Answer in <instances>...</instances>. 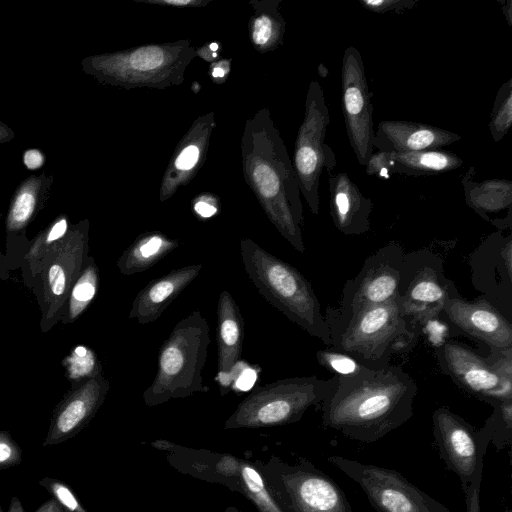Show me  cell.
Segmentation results:
<instances>
[{"label":"cell","instance_id":"1","mask_svg":"<svg viewBox=\"0 0 512 512\" xmlns=\"http://www.w3.org/2000/svg\"><path fill=\"white\" fill-rule=\"evenodd\" d=\"M336 377L333 389L318 406L326 428L372 443L412 417L418 388L402 367H366L354 375Z\"/></svg>","mask_w":512,"mask_h":512},{"label":"cell","instance_id":"2","mask_svg":"<svg viewBox=\"0 0 512 512\" xmlns=\"http://www.w3.org/2000/svg\"><path fill=\"white\" fill-rule=\"evenodd\" d=\"M244 156L246 176L268 218L294 249L304 253L299 185L286 147L267 112L264 121L259 113L247 126Z\"/></svg>","mask_w":512,"mask_h":512},{"label":"cell","instance_id":"3","mask_svg":"<svg viewBox=\"0 0 512 512\" xmlns=\"http://www.w3.org/2000/svg\"><path fill=\"white\" fill-rule=\"evenodd\" d=\"M324 318L330 347L370 369L390 365L392 355L413 348L419 335V327L402 315L396 300L353 311L328 307Z\"/></svg>","mask_w":512,"mask_h":512},{"label":"cell","instance_id":"4","mask_svg":"<svg viewBox=\"0 0 512 512\" xmlns=\"http://www.w3.org/2000/svg\"><path fill=\"white\" fill-rule=\"evenodd\" d=\"M240 255L245 272L264 299L330 347L328 325L311 283L295 267L249 238L240 241Z\"/></svg>","mask_w":512,"mask_h":512},{"label":"cell","instance_id":"5","mask_svg":"<svg viewBox=\"0 0 512 512\" xmlns=\"http://www.w3.org/2000/svg\"><path fill=\"white\" fill-rule=\"evenodd\" d=\"M209 344L208 322L199 310H193L174 326L160 347L155 378L143 393L145 404L155 406L208 392L202 371Z\"/></svg>","mask_w":512,"mask_h":512},{"label":"cell","instance_id":"6","mask_svg":"<svg viewBox=\"0 0 512 512\" xmlns=\"http://www.w3.org/2000/svg\"><path fill=\"white\" fill-rule=\"evenodd\" d=\"M316 376L290 377L257 386L226 420V429L261 428L299 421L312 406H319L336 383Z\"/></svg>","mask_w":512,"mask_h":512},{"label":"cell","instance_id":"7","mask_svg":"<svg viewBox=\"0 0 512 512\" xmlns=\"http://www.w3.org/2000/svg\"><path fill=\"white\" fill-rule=\"evenodd\" d=\"M330 113L324 92L318 81L310 82L305 114L299 127L294 150V172L309 209L315 215L320 210V178L323 169L331 173L336 167V155L325 143Z\"/></svg>","mask_w":512,"mask_h":512},{"label":"cell","instance_id":"8","mask_svg":"<svg viewBox=\"0 0 512 512\" xmlns=\"http://www.w3.org/2000/svg\"><path fill=\"white\" fill-rule=\"evenodd\" d=\"M457 295L436 254L427 250L404 254L396 303L409 322L419 327L431 321L442 313L446 301Z\"/></svg>","mask_w":512,"mask_h":512},{"label":"cell","instance_id":"9","mask_svg":"<svg viewBox=\"0 0 512 512\" xmlns=\"http://www.w3.org/2000/svg\"><path fill=\"white\" fill-rule=\"evenodd\" d=\"M328 461L358 484L377 512H451L394 469L339 455Z\"/></svg>","mask_w":512,"mask_h":512},{"label":"cell","instance_id":"10","mask_svg":"<svg viewBox=\"0 0 512 512\" xmlns=\"http://www.w3.org/2000/svg\"><path fill=\"white\" fill-rule=\"evenodd\" d=\"M272 483L284 512H352L340 486L305 459L279 465Z\"/></svg>","mask_w":512,"mask_h":512},{"label":"cell","instance_id":"11","mask_svg":"<svg viewBox=\"0 0 512 512\" xmlns=\"http://www.w3.org/2000/svg\"><path fill=\"white\" fill-rule=\"evenodd\" d=\"M432 426L440 456L458 476L462 488L481 481L484 456L490 444L483 429H476L447 407L433 412Z\"/></svg>","mask_w":512,"mask_h":512},{"label":"cell","instance_id":"12","mask_svg":"<svg viewBox=\"0 0 512 512\" xmlns=\"http://www.w3.org/2000/svg\"><path fill=\"white\" fill-rule=\"evenodd\" d=\"M193 55L194 50L186 42L144 46L110 57L107 70L128 88H163L182 82L184 69Z\"/></svg>","mask_w":512,"mask_h":512},{"label":"cell","instance_id":"13","mask_svg":"<svg viewBox=\"0 0 512 512\" xmlns=\"http://www.w3.org/2000/svg\"><path fill=\"white\" fill-rule=\"evenodd\" d=\"M371 96L362 56L354 46H348L341 67V105L350 145L362 166L374 151Z\"/></svg>","mask_w":512,"mask_h":512},{"label":"cell","instance_id":"14","mask_svg":"<svg viewBox=\"0 0 512 512\" xmlns=\"http://www.w3.org/2000/svg\"><path fill=\"white\" fill-rule=\"evenodd\" d=\"M435 354L443 373L463 390L490 405L512 401V378L502 376L489 356L455 341L444 342Z\"/></svg>","mask_w":512,"mask_h":512},{"label":"cell","instance_id":"15","mask_svg":"<svg viewBox=\"0 0 512 512\" xmlns=\"http://www.w3.org/2000/svg\"><path fill=\"white\" fill-rule=\"evenodd\" d=\"M403 256V249L396 242H390L370 255L359 273L346 281L338 308L353 311L395 301Z\"/></svg>","mask_w":512,"mask_h":512},{"label":"cell","instance_id":"16","mask_svg":"<svg viewBox=\"0 0 512 512\" xmlns=\"http://www.w3.org/2000/svg\"><path fill=\"white\" fill-rule=\"evenodd\" d=\"M472 282L485 299L500 312L511 314L512 236L502 231L491 234L470 258Z\"/></svg>","mask_w":512,"mask_h":512},{"label":"cell","instance_id":"17","mask_svg":"<svg viewBox=\"0 0 512 512\" xmlns=\"http://www.w3.org/2000/svg\"><path fill=\"white\" fill-rule=\"evenodd\" d=\"M442 313L452 325L490 349L512 348L510 320L484 297L469 301L457 295L446 301Z\"/></svg>","mask_w":512,"mask_h":512},{"label":"cell","instance_id":"18","mask_svg":"<svg viewBox=\"0 0 512 512\" xmlns=\"http://www.w3.org/2000/svg\"><path fill=\"white\" fill-rule=\"evenodd\" d=\"M461 139L459 134L441 127L408 120H382L373 146L387 153H407L441 149Z\"/></svg>","mask_w":512,"mask_h":512},{"label":"cell","instance_id":"19","mask_svg":"<svg viewBox=\"0 0 512 512\" xmlns=\"http://www.w3.org/2000/svg\"><path fill=\"white\" fill-rule=\"evenodd\" d=\"M330 215L344 235L359 236L370 230L372 201L360 191L346 172L330 173Z\"/></svg>","mask_w":512,"mask_h":512},{"label":"cell","instance_id":"20","mask_svg":"<svg viewBox=\"0 0 512 512\" xmlns=\"http://www.w3.org/2000/svg\"><path fill=\"white\" fill-rule=\"evenodd\" d=\"M475 168L470 167L462 177L466 204L498 230L512 226V182L492 178L477 182Z\"/></svg>","mask_w":512,"mask_h":512},{"label":"cell","instance_id":"21","mask_svg":"<svg viewBox=\"0 0 512 512\" xmlns=\"http://www.w3.org/2000/svg\"><path fill=\"white\" fill-rule=\"evenodd\" d=\"M201 269V264L184 266L152 279L134 298L128 317L143 325L156 321Z\"/></svg>","mask_w":512,"mask_h":512},{"label":"cell","instance_id":"22","mask_svg":"<svg viewBox=\"0 0 512 512\" xmlns=\"http://www.w3.org/2000/svg\"><path fill=\"white\" fill-rule=\"evenodd\" d=\"M244 320L229 291L221 292L217 305V375L222 394L230 390V372L240 360L244 341Z\"/></svg>","mask_w":512,"mask_h":512},{"label":"cell","instance_id":"23","mask_svg":"<svg viewBox=\"0 0 512 512\" xmlns=\"http://www.w3.org/2000/svg\"><path fill=\"white\" fill-rule=\"evenodd\" d=\"M107 388V384L98 379L86 384L58 414L43 446L57 445L73 436L97 409Z\"/></svg>","mask_w":512,"mask_h":512},{"label":"cell","instance_id":"24","mask_svg":"<svg viewBox=\"0 0 512 512\" xmlns=\"http://www.w3.org/2000/svg\"><path fill=\"white\" fill-rule=\"evenodd\" d=\"M178 246L176 239L161 232H146L139 235L123 252L117 266L124 275L140 273L154 266Z\"/></svg>","mask_w":512,"mask_h":512},{"label":"cell","instance_id":"25","mask_svg":"<svg viewBox=\"0 0 512 512\" xmlns=\"http://www.w3.org/2000/svg\"><path fill=\"white\" fill-rule=\"evenodd\" d=\"M392 173L425 176L446 173L462 166L463 160L451 151L430 149L407 153H391Z\"/></svg>","mask_w":512,"mask_h":512},{"label":"cell","instance_id":"26","mask_svg":"<svg viewBox=\"0 0 512 512\" xmlns=\"http://www.w3.org/2000/svg\"><path fill=\"white\" fill-rule=\"evenodd\" d=\"M278 2H268L264 11H257L251 24V39L259 49H272L282 40L285 22L277 9Z\"/></svg>","mask_w":512,"mask_h":512},{"label":"cell","instance_id":"27","mask_svg":"<svg viewBox=\"0 0 512 512\" xmlns=\"http://www.w3.org/2000/svg\"><path fill=\"white\" fill-rule=\"evenodd\" d=\"M240 481L245 494L260 512H284L269 492L259 471L247 462H240Z\"/></svg>","mask_w":512,"mask_h":512},{"label":"cell","instance_id":"28","mask_svg":"<svg viewBox=\"0 0 512 512\" xmlns=\"http://www.w3.org/2000/svg\"><path fill=\"white\" fill-rule=\"evenodd\" d=\"M512 124V78L503 83L496 93L488 128L494 142L501 141Z\"/></svg>","mask_w":512,"mask_h":512},{"label":"cell","instance_id":"29","mask_svg":"<svg viewBox=\"0 0 512 512\" xmlns=\"http://www.w3.org/2000/svg\"><path fill=\"white\" fill-rule=\"evenodd\" d=\"M493 412L482 429L498 449L511 444L512 440V401L498 402L491 405Z\"/></svg>","mask_w":512,"mask_h":512},{"label":"cell","instance_id":"30","mask_svg":"<svg viewBox=\"0 0 512 512\" xmlns=\"http://www.w3.org/2000/svg\"><path fill=\"white\" fill-rule=\"evenodd\" d=\"M316 359L321 366L339 376L354 375L366 368L352 356L335 349L319 350Z\"/></svg>","mask_w":512,"mask_h":512},{"label":"cell","instance_id":"31","mask_svg":"<svg viewBox=\"0 0 512 512\" xmlns=\"http://www.w3.org/2000/svg\"><path fill=\"white\" fill-rule=\"evenodd\" d=\"M97 286V274L89 267L75 285L72 292L71 313L77 315L94 297Z\"/></svg>","mask_w":512,"mask_h":512},{"label":"cell","instance_id":"32","mask_svg":"<svg viewBox=\"0 0 512 512\" xmlns=\"http://www.w3.org/2000/svg\"><path fill=\"white\" fill-rule=\"evenodd\" d=\"M39 483L52 493L63 512H87L64 483L50 478L43 479Z\"/></svg>","mask_w":512,"mask_h":512},{"label":"cell","instance_id":"33","mask_svg":"<svg viewBox=\"0 0 512 512\" xmlns=\"http://www.w3.org/2000/svg\"><path fill=\"white\" fill-rule=\"evenodd\" d=\"M259 368L250 366L247 362L238 361L230 372V389L238 391L249 390L255 383Z\"/></svg>","mask_w":512,"mask_h":512},{"label":"cell","instance_id":"34","mask_svg":"<svg viewBox=\"0 0 512 512\" xmlns=\"http://www.w3.org/2000/svg\"><path fill=\"white\" fill-rule=\"evenodd\" d=\"M359 2L365 9L383 14L388 12L401 13L412 9L418 0H359Z\"/></svg>","mask_w":512,"mask_h":512},{"label":"cell","instance_id":"35","mask_svg":"<svg viewBox=\"0 0 512 512\" xmlns=\"http://www.w3.org/2000/svg\"><path fill=\"white\" fill-rule=\"evenodd\" d=\"M94 364L92 352L83 346H78L69 359L70 374L73 378L87 375L93 370Z\"/></svg>","mask_w":512,"mask_h":512},{"label":"cell","instance_id":"36","mask_svg":"<svg viewBox=\"0 0 512 512\" xmlns=\"http://www.w3.org/2000/svg\"><path fill=\"white\" fill-rule=\"evenodd\" d=\"M366 173L369 176L380 178H389L392 168L391 153L383 151H373L366 165Z\"/></svg>","mask_w":512,"mask_h":512},{"label":"cell","instance_id":"37","mask_svg":"<svg viewBox=\"0 0 512 512\" xmlns=\"http://www.w3.org/2000/svg\"><path fill=\"white\" fill-rule=\"evenodd\" d=\"M21 458L20 447L9 435L0 433V469L17 465Z\"/></svg>","mask_w":512,"mask_h":512},{"label":"cell","instance_id":"38","mask_svg":"<svg viewBox=\"0 0 512 512\" xmlns=\"http://www.w3.org/2000/svg\"><path fill=\"white\" fill-rule=\"evenodd\" d=\"M34 208V197L29 192L20 194L13 206L11 218L13 222L21 224L25 222L32 214Z\"/></svg>","mask_w":512,"mask_h":512},{"label":"cell","instance_id":"39","mask_svg":"<svg viewBox=\"0 0 512 512\" xmlns=\"http://www.w3.org/2000/svg\"><path fill=\"white\" fill-rule=\"evenodd\" d=\"M199 148L196 145L186 146L178 155L175 166L180 170L192 169L199 159Z\"/></svg>","mask_w":512,"mask_h":512},{"label":"cell","instance_id":"40","mask_svg":"<svg viewBox=\"0 0 512 512\" xmlns=\"http://www.w3.org/2000/svg\"><path fill=\"white\" fill-rule=\"evenodd\" d=\"M481 482L476 481L463 488L465 495L466 512H481L480 493Z\"/></svg>","mask_w":512,"mask_h":512},{"label":"cell","instance_id":"41","mask_svg":"<svg viewBox=\"0 0 512 512\" xmlns=\"http://www.w3.org/2000/svg\"><path fill=\"white\" fill-rule=\"evenodd\" d=\"M49 282L52 292L55 295H61L65 290V274L63 269L59 265H52L49 270Z\"/></svg>","mask_w":512,"mask_h":512},{"label":"cell","instance_id":"42","mask_svg":"<svg viewBox=\"0 0 512 512\" xmlns=\"http://www.w3.org/2000/svg\"><path fill=\"white\" fill-rule=\"evenodd\" d=\"M217 471L226 477L240 476V462L233 456H223L217 464Z\"/></svg>","mask_w":512,"mask_h":512},{"label":"cell","instance_id":"43","mask_svg":"<svg viewBox=\"0 0 512 512\" xmlns=\"http://www.w3.org/2000/svg\"><path fill=\"white\" fill-rule=\"evenodd\" d=\"M194 210L202 218H209L217 213V207L206 200L197 201Z\"/></svg>","mask_w":512,"mask_h":512},{"label":"cell","instance_id":"44","mask_svg":"<svg viewBox=\"0 0 512 512\" xmlns=\"http://www.w3.org/2000/svg\"><path fill=\"white\" fill-rule=\"evenodd\" d=\"M42 154L37 150H29L24 156V163L29 169H36L42 165Z\"/></svg>","mask_w":512,"mask_h":512},{"label":"cell","instance_id":"45","mask_svg":"<svg viewBox=\"0 0 512 512\" xmlns=\"http://www.w3.org/2000/svg\"><path fill=\"white\" fill-rule=\"evenodd\" d=\"M67 229V223L65 219H62L58 221L51 229V231L48 234L47 241L51 242L54 240L59 239L61 236H63Z\"/></svg>","mask_w":512,"mask_h":512},{"label":"cell","instance_id":"46","mask_svg":"<svg viewBox=\"0 0 512 512\" xmlns=\"http://www.w3.org/2000/svg\"><path fill=\"white\" fill-rule=\"evenodd\" d=\"M500 3H502L503 14L508 23V26H511L512 25V1L511 0H507L505 2L500 1Z\"/></svg>","mask_w":512,"mask_h":512},{"label":"cell","instance_id":"47","mask_svg":"<svg viewBox=\"0 0 512 512\" xmlns=\"http://www.w3.org/2000/svg\"><path fill=\"white\" fill-rule=\"evenodd\" d=\"M37 512H63V509L58 502L50 501Z\"/></svg>","mask_w":512,"mask_h":512},{"label":"cell","instance_id":"48","mask_svg":"<svg viewBox=\"0 0 512 512\" xmlns=\"http://www.w3.org/2000/svg\"><path fill=\"white\" fill-rule=\"evenodd\" d=\"M157 3H163V4L165 3V4H169V5H175V6H187V5L201 4V3L194 2L191 0H162V1H157Z\"/></svg>","mask_w":512,"mask_h":512},{"label":"cell","instance_id":"49","mask_svg":"<svg viewBox=\"0 0 512 512\" xmlns=\"http://www.w3.org/2000/svg\"><path fill=\"white\" fill-rule=\"evenodd\" d=\"M152 446L156 447L157 449H161V450H171L172 447H174V444L167 440H156V441L152 442Z\"/></svg>","mask_w":512,"mask_h":512},{"label":"cell","instance_id":"50","mask_svg":"<svg viewBox=\"0 0 512 512\" xmlns=\"http://www.w3.org/2000/svg\"><path fill=\"white\" fill-rule=\"evenodd\" d=\"M10 512H23L22 506L16 498H13Z\"/></svg>","mask_w":512,"mask_h":512},{"label":"cell","instance_id":"51","mask_svg":"<svg viewBox=\"0 0 512 512\" xmlns=\"http://www.w3.org/2000/svg\"><path fill=\"white\" fill-rule=\"evenodd\" d=\"M225 70L220 66H216L212 70V76L215 78L223 77L225 75Z\"/></svg>","mask_w":512,"mask_h":512},{"label":"cell","instance_id":"52","mask_svg":"<svg viewBox=\"0 0 512 512\" xmlns=\"http://www.w3.org/2000/svg\"><path fill=\"white\" fill-rule=\"evenodd\" d=\"M318 73L319 75L322 77V78H325L328 74V69L323 65V64H320L318 66Z\"/></svg>","mask_w":512,"mask_h":512},{"label":"cell","instance_id":"53","mask_svg":"<svg viewBox=\"0 0 512 512\" xmlns=\"http://www.w3.org/2000/svg\"><path fill=\"white\" fill-rule=\"evenodd\" d=\"M217 48H218V44H216V43H212V44L210 45V49H211L212 51H216V50H217Z\"/></svg>","mask_w":512,"mask_h":512},{"label":"cell","instance_id":"54","mask_svg":"<svg viewBox=\"0 0 512 512\" xmlns=\"http://www.w3.org/2000/svg\"><path fill=\"white\" fill-rule=\"evenodd\" d=\"M507 512H512L511 509H508Z\"/></svg>","mask_w":512,"mask_h":512},{"label":"cell","instance_id":"55","mask_svg":"<svg viewBox=\"0 0 512 512\" xmlns=\"http://www.w3.org/2000/svg\"><path fill=\"white\" fill-rule=\"evenodd\" d=\"M0 512H2L1 509H0Z\"/></svg>","mask_w":512,"mask_h":512}]
</instances>
